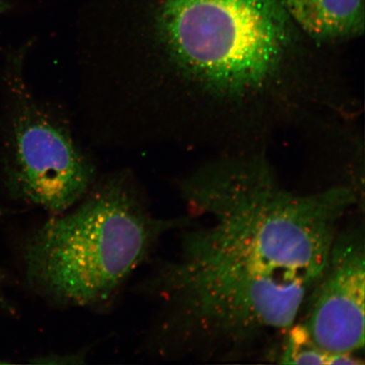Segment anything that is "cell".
<instances>
[{
	"mask_svg": "<svg viewBox=\"0 0 365 365\" xmlns=\"http://www.w3.org/2000/svg\"><path fill=\"white\" fill-rule=\"evenodd\" d=\"M335 354L325 352L314 344L307 328L297 322L282 341L277 362L282 364H333Z\"/></svg>",
	"mask_w": 365,
	"mask_h": 365,
	"instance_id": "cell-7",
	"label": "cell"
},
{
	"mask_svg": "<svg viewBox=\"0 0 365 365\" xmlns=\"http://www.w3.org/2000/svg\"><path fill=\"white\" fill-rule=\"evenodd\" d=\"M364 225L355 223L337 232L301 322L325 352L359 356L364 349Z\"/></svg>",
	"mask_w": 365,
	"mask_h": 365,
	"instance_id": "cell-5",
	"label": "cell"
},
{
	"mask_svg": "<svg viewBox=\"0 0 365 365\" xmlns=\"http://www.w3.org/2000/svg\"><path fill=\"white\" fill-rule=\"evenodd\" d=\"M301 34L281 0H103L86 70L127 143H190L210 108L251 115L285 99Z\"/></svg>",
	"mask_w": 365,
	"mask_h": 365,
	"instance_id": "cell-2",
	"label": "cell"
},
{
	"mask_svg": "<svg viewBox=\"0 0 365 365\" xmlns=\"http://www.w3.org/2000/svg\"><path fill=\"white\" fill-rule=\"evenodd\" d=\"M2 363H4V362L0 361V364H2Z\"/></svg>",
	"mask_w": 365,
	"mask_h": 365,
	"instance_id": "cell-11",
	"label": "cell"
},
{
	"mask_svg": "<svg viewBox=\"0 0 365 365\" xmlns=\"http://www.w3.org/2000/svg\"><path fill=\"white\" fill-rule=\"evenodd\" d=\"M11 8V4L6 0H0V14L6 12Z\"/></svg>",
	"mask_w": 365,
	"mask_h": 365,
	"instance_id": "cell-9",
	"label": "cell"
},
{
	"mask_svg": "<svg viewBox=\"0 0 365 365\" xmlns=\"http://www.w3.org/2000/svg\"><path fill=\"white\" fill-rule=\"evenodd\" d=\"M23 53L12 59L4 173L14 198L58 215L80 202L98 179L94 160L70 122L36 98L23 76Z\"/></svg>",
	"mask_w": 365,
	"mask_h": 365,
	"instance_id": "cell-4",
	"label": "cell"
},
{
	"mask_svg": "<svg viewBox=\"0 0 365 365\" xmlns=\"http://www.w3.org/2000/svg\"><path fill=\"white\" fill-rule=\"evenodd\" d=\"M180 191L176 255L141 289L160 308L154 350L208 362L276 359L358 194L345 185L294 192L258 161L203 168Z\"/></svg>",
	"mask_w": 365,
	"mask_h": 365,
	"instance_id": "cell-1",
	"label": "cell"
},
{
	"mask_svg": "<svg viewBox=\"0 0 365 365\" xmlns=\"http://www.w3.org/2000/svg\"><path fill=\"white\" fill-rule=\"evenodd\" d=\"M301 34L319 43L358 38L364 31V0H281Z\"/></svg>",
	"mask_w": 365,
	"mask_h": 365,
	"instance_id": "cell-6",
	"label": "cell"
},
{
	"mask_svg": "<svg viewBox=\"0 0 365 365\" xmlns=\"http://www.w3.org/2000/svg\"><path fill=\"white\" fill-rule=\"evenodd\" d=\"M0 304H2L4 307H9V304L6 302V299H4V297L1 293V289H0Z\"/></svg>",
	"mask_w": 365,
	"mask_h": 365,
	"instance_id": "cell-10",
	"label": "cell"
},
{
	"mask_svg": "<svg viewBox=\"0 0 365 365\" xmlns=\"http://www.w3.org/2000/svg\"><path fill=\"white\" fill-rule=\"evenodd\" d=\"M88 352L79 351L73 353H51L35 358L33 363L48 365H79L86 364Z\"/></svg>",
	"mask_w": 365,
	"mask_h": 365,
	"instance_id": "cell-8",
	"label": "cell"
},
{
	"mask_svg": "<svg viewBox=\"0 0 365 365\" xmlns=\"http://www.w3.org/2000/svg\"><path fill=\"white\" fill-rule=\"evenodd\" d=\"M184 216L158 217L129 170L98 177L80 202L27 238V284L54 307L102 310Z\"/></svg>",
	"mask_w": 365,
	"mask_h": 365,
	"instance_id": "cell-3",
	"label": "cell"
}]
</instances>
